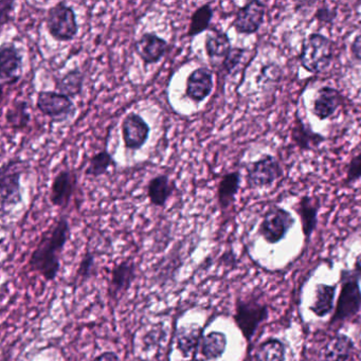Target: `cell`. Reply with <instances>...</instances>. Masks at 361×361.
Segmentation results:
<instances>
[{"label":"cell","mask_w":361,"mask_h":361,"mask_svg":"<svg viewBox=\"0 0 361 361\" xmlns=\"http://www.w3.org/2000/svg\"><path fill=\"white\" fill-rule=\"evenodd\" d=\"M71 235V225L66 216L60 217L42 236L39 245L31 255L29 266L47 281L58 276L61 267V253Z\"/></svg>","instance_id":"6da1fadb"},{"label":"cell","mask_w":361,"mask_h":361,"mask_svg":"<svg viewBox=\"0 0 361 361\" xmlns=\"http://www.w3.org/2000/svg\"><path fill=\"white\" fill-rule=\"evenodd\" d=\"M334 54V42L321 33L314 32L302 44L300 64L307 73L318 75L331 66Z\"/></svg>","instance_id":"7a4b0ae2"},{"label":"cell","mask_w":361,"mask_h":361,"mask_svg":"<svg viewBox=\"0 0 361 361\" xmlns=\"http://www.w3.org/2000/svg\"><path fill=\"white\" fill-rule=\"evenodd\" d=\"M360 278L355 270H342L341 290L336 304L335 314L331 317V324H342L358 314L361 308Z\"/></svg>","instance_id":"3957f363"},{"label":"cell","mask_w":361,"mask_h":361,"mask_svg":"<svg viewBox=\"0 0 361 361\" xmlns=\"http://www.w3.org/2000/svg\"><path fill=\"white\" fill-rule=\"evenodd\" d=\"M46 24L52 39L58 42L73 41L79 33L77 14L65 3H58L48 10Z\"/></svg>","instance_id":"277c9868"},{"label":"cell","mask_w":361,"mask_h":361,"mask_svg":"<svg viewBox=\"0 0 361 361\" xmlns=\"http://www.w3.org/2000/svg\"><path fill=\"white\" fill-rule=\"evenodd\" d=\"M269 308L257 299H238L236 301L234 321L245 339L251 342L259 325L267 320Z\"/></svg>","instance_id":"5b68a950"},{"label":"cell","mask_w":361,"mask_h":361,"mask_svg":"<svg viewBox=\"0 0 361 361\" xmlns=\"http://www.w3.org/2000/svg\"><path fill=\"white\" fill-rule=\"evenodd\" d=\"M22 160L13 159L4 164L0 172V200L1 210L18 206L23 200L22 179L24 168Z\"/></svg>","instance_id":"8992f818"},{"label":"cell","mask_w":361,"mask_h":361,"mask_svg":"<svg viewBox=\"0 0 361 361\" xmlns=\"http://www.w3.org/2000/svg\"><path fill=\"white\" fill-rule=\"evenodd\" d=\"M295 224V217L289 211L282 207L274 206L264 215L259 234L268 244H278L286 238Z\"/></svg>","instance_id":"52a82bcc"},{"label":"cell","mask_w":361,"mask_h":361,"mask_svg":"<svg viewBox=\"0 0 361 361\" xmlns=\"http://www.w3.org/2000/svg\"><path fill=\"white\" fill-rule=\"evenodd\" d=\"M283 176L282 166L274 156L265 155L251 162L246 169L247 185L250 189L269 188Z\"/></svg>","instance_id":"ba28073f"},{"label":"cell","mask_w":361,"mask_h":361,"mask_svg":"<svg viewBox=\"0 0 361 361\" xmlns=\"http://www.w3.org/2000/svg\"><path fill=\"white\" fill-rule=\"evenodd\" d=\"M37 107L54 123H62L75 115V106L69 97L56 92H41Z\"/></svg>","instance_id":"9c48e42d"},{"label":"cell","mask_w":361,"mask_h":361,"mask_svg":"<svg viewBox=\"0 0 361 361\" xmlns=\"http://www.w3.org/2000/svg\"><path fill=\"white\" fill-rule=\"evenodd\" d=\"M267 6L263 1L252 0L236 12L232 27L238 35H252L259 32L265 20Z\"/></svg>","instance_id":"30bf717a"},{"label":"cell","mask_w":361,"mask_h":361,"mask_svg":"<svg viewBox=\"0 0 361 361\" xmlns=\"http://www.w3.org/2000/svg\"><path fill=\"white\" fill-rule=\"evenodd\" d=\"M23 75V54L14 44H3L0 47V83L1 87L20 82Z\"/></svg>","instance_id":"8fae6325"},{"label":"cell","mask_w":361,"mask_h":361,"mask_svg":"<svg viewBox=\"0 0 361 361\" xmlns=\"http://www.w3.org/2000/svg\"><path fill=\"white\" fill-rule=\"evenodd\" d=\"M122 139L124 145L130 151H138L145 147L149 140V128L147 122L136 113H130L122 122Z\"/></svg>","instance_id":"7c38bea8"},{"label":"cell","mask_w":361,"mask_h":361,"mask_svg":"<svg viewBox=\"0 0 361 361\" xmlns=\"http://www.w3.org/2000/svg\"><path fill=\"white\" fill-rule=\"evenodd\" d=\"M77 173L71 170L61 171L52 181L50 202L59 208H68L77 191Z\"/></svg>","instance_id":"4fadbf2b"},{"label":"cell","mask_w":361,"mask_h":361,"mask_svg":"<svg viewBox=\"0 0 361 361\" xmlns=\"http://www.w3.org/2000/svg\"><path fill=\"white\" fill-rule=\"evenodd\" d=\"M214 87V78L213 73L207 67H200L194 69L187 78L185 82V96L192 102H204Z\"/></svg>","instance_id":"5bb4252c"},{"label":"cell","mask_w":361,"mask_h":361,"mask_svg":"<svg viewBox=\"0 0 361 361\" xmlns=\"http://www.w3.org/2000/svg\"><path fill=\"white\" fill-rule=\"evenodd\" d=\"M168 49V42L154 32L143 33L135 43V51L145 65L160 62Z\"/></svg>","instance_id":"9a60e30c"},{"label":"cell","mask_w":361,"mask_h":361,"mask_svg":"<svg viewBox=\"0 0 361 361\" xmlns=\"http://www.w3.org/2000/svg\"><path fill=\"white\" fill-rule=\"evenodd\" d=\"M343 103V96L339 90L331 86L319 88L312 100V111L320 121L331 119Z\"/></svg>","instance_id":"2e32d148"},{"label":"cell","mask_w":361,"mask_h":361,"mask_svg":"<svg viewBox=\"0 0 361 361\" xmlns=\"http://www.w3.org/2000/svg\"><path fill=\"white\" fill-rule=\"evenodd\" d=\"M136 279V264L130 259L117 264L111 270L109 281V297L118 301L122 295L128 293Z\"/></svg>","instance_id":"e0dca14e"},{"label":"cell","mask_w":361,"mask_h":361,"mask_svg":"<svg viewBox=\"0 0 361 361\" xmlns=\"http://www.w3.org/2000/svg\"><path fill=\"white\" fill-rule=\"evenodd\" d=\"M354 350L352 338L345 334H336L320 350L319 361H348Z\"/></svg>","instance_id":"ac0fdd59"},{"label":"cell","mask_w":361,"mask_h":361,"mask_svg":"<svg viewBox=\"0 0 361 361\" xmlns=\"http://www.w3.org/2000/svg\"><path fill=\"white\" fill-rule=\"evenodd\" d=\"M291 141L301 152L310 151L320 147L326 138L322 134L312 130L310 126L304 123L302 118L295 117V123L291 128Z\"/></svg>","instance_id":"d6986e66"},{"label":"cell","mask_w":361,"mask_h":361,"mask_svg":"<svg viewBox=\"0 0 361 361\" xmlns=\"http://www.w3.org/2000/svg\"><path fill=\"white\" fill-rule=\"evenodd\" d=\"M320 200L317 196H302L298 202L297 210L302 223V231L306 240H310L318 225V213Z\"/></svg>","instance_id":"ffe728a7"},{"label":"cell","mask_w":361,"mask_h":361,"mask_svg":"<svg viewBox=\"0 0 361 361\" xmlns=\"http://www.w3.org/2000/svg\"><path fill=\"white\" fill-rule=\"evenodd\" d=\"M232 49L231 39L227 32L212 28L209 30L204 39V50L211 63L221 62Z\"/></svg>","instance_id":"44dd1931"},{"label":"cell","mask_w":361,"mask_h":361,"mask_svg":"<svg viewBox=\"0 0 361 361\" xmlns=\"http://www.w3.org/2000/svg\"><path fill=\"white\" fill-rule=\"evenodd\" d=\"M175 190L176 185L171 180L170 177L166 174H159L149 180L147 185V197L153 206L162 208L166 206Z\"/></svg>","instance_id":"7402d4cb"},{"label":"cell","mask_w":361,"mask_h":361,"mask_svg":"<svg viewBox=\"0 0 361 361\" xmlns=\"http://www.w3.org/2000/svg\"><path fill=\"white\" fill-rule=\"evenodd\" d=\"M240 171L227 173L221 177L217 187V200L221 210H227L235 202L236 195L240 191Z\"/></svg>","instance_id":"603a6c76"},{"label":"cell","mask_w":361,"mask_h":361,"mask_svg":"<svg viewBox=\"0 0 361 361\" xmlns=\"http://www.w3.org/2000/svg\"><path fill=\"white\" fill-rule=\"evenodd\" d=\"M337 286L336 285L318 284L314 288V301L310 310L319 318L326 317L334 310V300Z\"/></svg>","instance_id":"cb8c5ba5"},{"label":"cell","mask_w":361,"mask_h":361,"mask_svg":"<svg viewBox=\"0 0 361 361\" xmlns=\"http://www.w3.org/2000/svg\"><path fill=\"white\" fill-rule=\"evenodd\" d=\"M227 336L221 331H211L202 336L200 350L202 358L206 361L216 360L221 358L227 348Z\"/></svg>","instance_id":"d4e9b609"},{"label":"cell","mask_w":361,"mask_h":361,"mask_svg":"<svg viewBox=\"0 0 361 361\" xmlns=\"http://www.w3.org/2000/svg\"><path fill=\"white\" fill-rule=\"evenodd\" d=\"M202 329L197 325L191 324L189 326H181L176 334L177 348L188 358L191 357L200 348L202 341Z\"/></svg>","instance_id":"484cf974"},{"label":"cell","mask_w":361,"mask_h":361,"mask_svg":"<svg viewBox=\"0 0 361 361\" xmlns=\"http://www.w3.org/2000/svg\"><path fill=\"white\" fill-rule=\"evenodd\" d=\"M84 81H85V75L81 69L75 67L67 71L60 79L56 80V88L60 94H65L71 99L75 98L83 92Z\"/></svg>","instance_id":"4316f807"},{"label":"cell","mask_w":361,"mask_h":361,"mask_svg":"<svg viewBox=\"0 0 361 361\" xmlns=\"http://www.w3.org/2000/svg\"><path fill=\"white\" fill-rule=\"evenodd\" d=\"M286 348L278 338H268L257 346L255 361H285Z\"/></svg>","instance_id":"83f0119b"},{"label":"cell","mask_w":361,"mask_h":361,"mask_svg":"<svg viewBox=\"0 0 361 361\" xmlns=\"http://www.w3.org/2000/svg\"><path fill=\"white\" fill-rule=\"evenodd\" d=\"M213 16H214V9L210 4H204L198 7L192 14L189 29L185 35L187 37H197L204 31L209 30Z\"/></svg>","instance_id":"f1b7e54d"},{"label":"cell","mask_w":361,"mask_h":361,"mask_svg":"<svg viewBox=\"0 0 361 361\" xmlns=\"http://www.w3.org/2000/svg\"><path fill=\"white\" fill-rule=\"evenodd\" d=\"M30 120L27 101H14L6 113V121L13 130H24L30 123Z\"/></svg>","instance_id":"f546056e"},{"label":"cell","mask_w":361,"mask_h":361,"mask_svg":"<svg viewBox=\"0 0 361 361\" xmlns=\"http://www.w3.org/2000/svg\"><path fill=\"white\" fill-rule=\"evenodd\" d=\"M116 161L114 159L113 155L107 151L106 149L103 151L99 152L96 155L92 156L90 159V164L85 170L86 176L98 177L105 175L111 166H115Z\"/></svg>","instance_id":"4dcf8cb0"},{"label":"cell","mask_w":361,"mask_h":361,"mask_svg":"<svg viewBox=\"0 0 361 361\" xmlns=\"http://www.w3.org/2000/svg\"><path fill=\"white\" fill-rule=\"evenodd\" d=\"M96 274V257H94V255H92V252H87L84 255L83 259H82L75 276H77L78 280L84 282V281H87L88 279L92 278V276H94Z\"/></svg>","instance_id":"1f68e13d"},{"label":"cell","mask_w":361,"mask_h":361,"mask_svg":"<svg viewBox=\"0 0 361 361\" xmlns=\"http://www.w3.org/2000/svg\"><path fill=\"white\" fill-rule=\"evenodd\" d=\"M245 52H246V49H244V48L232 47V49L230 50L229 54L221 64V71L225 73L226 75H231L235 71L236 67L242 62Z\"/></svg>","instance_id":"d6a6232c"},{"label":"cell","mask_w":361,"mask_h":361,"mask_svg":"<svg viewBox=\"0 0 361 361\" xmlns=\"http://www.w3.org/2000/svg\"><path fill=\"white\" fill-rule=\"evenodd\" d=\"M361 179V152L352 157L346 166L345 180L344 185L356 183Z\"/></svg>","instance_id":"836d02e7"},{"label":"cell","mask_w":361,"mask_h":361,"mask_svg":"<svg viewBox=\"0 0 361 361\" xmlns=\"http://www.w3.org/2000/svg\"><path fill=\"white\" fill-rule=\"evenodd\" d=\"M337 16V8L329 7L327 5L318 8L314 14V20L321 25H333Z\"/></svg>","instance_id":"e575fe53"},{"label":"cell","mask_w":361,"mask_h":361,"mask_svg":"<svg viewBox=\"0 0 361 361\" xmlns=\"http://www.w3.org/2000/svg\"><path fill=\"white\" fill-rule=\"evenodd\" d=\"M14 6H16V1H10V0L0 1V25L1 27L9 24L14 11Z\"/></svg>","instance_id":"d590c367"},{"label":"cell","mask_w":361,"mask_h":361,"mask_svg":"<svg viewBox=\"0 0 361 361\" xmlns=\"http://www.w3.org/2000/svg\"><path fill=\"white\" fill-rule=\"evenodd\" d=\"M350 54L354 60L361 62V31L354 37L350 44Z\"/></svg>","instance_id":"8d00e7d4"},{"label":"cell","mask_w":361,"mask_h":361,"mask_svg":"<svg viewBox=\"0 0 361 361\" xmlns=\"http://www.w3.org/2000/svg\"><path fill=\"white\" fill-rule=\"evenodd\" d=\"M94 361H121L115 352H104L97 356Z\"/></svg>","instance_id":"74e56055"},{"label":"cell","mask_w":361,"mask_h":361,"mask_svg":"<svg viewBox=\"0 0 361 361\" xmlns=\"http://www.w3.org/2000/svg\"><path fill=\"white\" fill-rule=\"evenodd\" d=\"M354 270L356 271V274H358L359 276H361V253L356 257V261H355Z\"/></svg>","instance_id":"f35d334b"}]
</instances>
